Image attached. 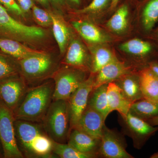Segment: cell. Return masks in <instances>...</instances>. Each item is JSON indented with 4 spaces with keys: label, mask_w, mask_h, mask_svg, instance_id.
<instances>
[{
    "label": "cell",
    "mask_w": 158,
    "mask_h": 158,
    "mask_svg": "<svg viewBox=\"0 0 158 158\" xmlns=\"http://www.w3.org/2000/svg\"><path fill=\"white\" fill-rule=\"evenodd\" d=\"M108 106L110 113L116 111L121 116H124L129 113L132 103L125 96L120 88L112 82L108 83L107 87Z\"/></svg>",
    "instance_id": "15"
},
{
    "label": "cell",
    "mask_w": 158,
    "mask_h": 158,
    "mask_svg": "<svg viewBox=\"0 0 158 158\" xmlns=\"http://www.w3.org/2000/svg\"><path fill=\"white\" fill-rule=\"evenodd\" d=\"M94 51L90 71L96 74L105 65L113 61L116 57L112 51L106 47H98Z\"/></svg>",
    "instance_id": "27"
},
{
    "label": "cell",
    "mask_w": 158,
    "mask_h": 158,
    "mask_svg": "<svg viewBox=\"0 0 158 158\" xmlns=\"http://www.w3.org/2000/svg\"><path fill=\"white\" fill-rule=\"evenodd\" d=\"M0 5L7 10L12 16L15 17H24L23 12L15 0H0Z\"/></svg>",
    "instance_id": "33"
},
{
    "label": "cell",
    "mask_w": 158,
    "mask_h": 158,
    "mask_svg": "<svg viewBox=\"0 0 158 158\" xmlns=\"http://www.w3.org/2000/svg\"><path fill=\"white\" fill-rule=\"evenodd\" d=\"M132 71L131 66L119 61L116 58L94 75L93 89L101 85L115 81L120 77Z\"/></svg>",
    "instance_id": "12"
},
{
    "label": "cell",
    "mask_w": 158,
    "mask_h": 158,
    "mask_svg": "<svg viewBox=\"0 0 158 158\" xmlns=\"http://www.w3.org/2000/svg\"><path fill=\"white\" fill-rule=\"evenodd\" d=\"M54 90L48 82L27 90L13 112L15 119L33 122L44 119L52 102Z\"/></svg>",
    "instance_id": "1"
},
{
    "label": "cell",
    "mask_w": 158,
    "mask_h": 158,
    "mask_svg": "<svg viewBox=\"0 0 158 158\" xmlns=\"http://www.w3.org/2000/svg\"><path fill=\"white\" fill-rule=\"evenodd\" d=\"M156 102L158 103V96L156 100Z\"/></svg>",
    "instance_id": "42"
},
{
    "label": "cell",
    "mask_w": 158,
    "mask_h": 158,
    "mask_svg": "<svg viewBox=\"0 0 158 158\" xmlns=\"http://www.w3.org/2000/svg\"><path fill=\"white\" fill-rule=\"evenodd\" d=\"M72 25L82 38L88 42L99 44L110 41L107 35L91 23L85 21H74Z\"/></svg>",
    "instance_id": "18"
},
{
    "label": "cell",
    "mask_w": 158,
    "mask_h": 158,
    "mask_svg": "<svg viewBox=\"0 0 158 158\" xmlns=\"http://www.w3.org/2000/svg\"><path fill=\"white\" fill-rule=\"evenodd\" d=\"M99 156L105 158H133L127 151L123 136L105 125L100 139Z\"/></svg>",
    "instance_id": "7"
},
{
    "label": "cell",
    "mask_w": 158,
    "mask_h": 158,
    "mask_svg": "<svg viewBox=\"0 0 158 158\" xmlns=\"http://www.w3.org/2000/svg\"><path fill=\"white\" fill-rule=\"evenodd\" d=\"M27 90L25 83L18 74L0 80V101L13 112Z\"/></svg>",
    "instance_id": "8"
},
{
    "label": "cell",
    "mask_w": 158,
    "mask_h": 158,
    "mask_svg": "<svg viewBox=\"0 0 158 158\" xmlns=\"http://www.w3.org/2000/svg\"><path fill=\"white\" fill-rule=\"evenodd\" d=\"M16 3L24 13L31 11L34 5L32 0H15Z\"/></svg>",
    "instance_id": "34"
},
{
    "label": "cell",
    "mask_w": 158,
    "mask_h": 158,
    "mask_svg": "<svg viewBox=\"0 0 158 158\" xmlns=\"http://www.w3.org/2000/svg\"><path fill=\"white\" fill-rule=\"evenodd\" d=\"M100 139L91 137L76 128L71 130L68 138V144L80 152L99 157Z\"/></svg>",
    "instance_id": "13"
},
{
    "label": "cell",
    "mask_w": 158,
    "mask_h": 158,
    "mask_svg": "<svg viewBox=\"0 0 158 158\" xmlns=\"http://www.w3.org/2000/svg\"><path fill=\"white\" fill-rule=\"evenodd\" d=\"M45 30L39 27L24 24L0 5V38H8L34 45L46 37Z\"/></svg>",
    "instance_id": "2"
},
{
    "label": "cell",
    "mask_w": 158,
    "mask_h": 158,
    "mask_svg": "<svg viewBox=\"0 0 158 158\" xmlns=\"http://www.w3.org/2000/svg\"><path fill=\"white\" fill-rule=\"evenodd\" d=\"M146 121L153 126H158V116L148 119Z\"/></svg>",
    "instance_id": "36"
},
{
    "label": "cell",
    "mask_w": 158,
    "mask_h": 158,
    "mask_svg": "<svg viewBox=\"0 0 158 158\" xmlns=\"http://www.w3.org/2000/svg\"><path fill=\"white\" fill-rule=\"evenodd\" d=\"M138 73L143 96L156 102L158 96V77L148 67L140 69Z\"/></svg>",
    "instance_id": "20"
},
{
    "label": "cell",
    "mask_w": 158,
    "mask_h": 158,
    "mask_svg": "<svg viewBox=\"0 0 158 158\" xmlns=\"http://www.w3.org/2000/svg\"><path fill=\"white\" fill-rule=\"evenodd\" d=\"M44 119L45 129L51 139L59 143H65L71 130L68 100H54Z\"/></svg>",
    "instance_id": "3"
},
{
    "label": "cell",
    "mask_w": 158,
    "mask_h": 158,
    "mask_svg": "<svg viewBox=\"0 0 158 158\" xmlns=\"http://www.w3.org/2000/svg\"><path fill=\"white\" fill-rule=\"evenodd\" d=\"M32 13L37 24L44 27L52 25V18L50 12L40 9L34 5L32 7Z\"/></svg>",
    "instance_id": "31"
},
{
    "label": "cell",
    "mask_w": 158,
    "mask_h": 158,
    "mask_svg": "<svg viewBox=\"0 0 158 158\" xmlns=\"http://www.w3.org/2000/svg\"><path fill=\"white\" fill-rule=\"evenodd\" d=\"M108 84L99 86L92 90L88 101V105L101 113L105 120L110 114L107 98Z\"/></svg>",
    "instance_id": "23"
},
{
    "label": "cell",
    "mask_w": 158,
    "mask_h": 158,
    "mask_svg": "<svg viewBox=\"0 0 158 158\" xmlns=\"http://www.w3.org/2000/svg\"><path fill=\"white\" fill-rule=\"evenodd\" d=\"M49 2L57 5V6H63L65 4V0H48Z\"/></svg>",
    "instance_id": "38"
},
{
    "label": "cell",
    "mask_w": 158,
    "mask_h": 158,
    "mask_svg": "<svg viewBox=\"0 0 158 158\" xmlns=\"http://www.w3.org/2000/svg\"><path fill=\"white\" fill-rule=\"evenodd\" d=\"M52 151L62 158H95L91 155L80 152L67 143H59L52 140Z\"/></svg>",
    "instance_id": "28"
},
{
    "label": "cell",
    "mask_w": 158,
    "mask_h": 158,
    "mask_svg": "<svg viewBox=\"0 0 158 158\" xmlns=\"http://www.w3.org/2000/svg\"><path fill=\"white\" fill-rule=\"evenodd\" d=\"M157 37H158V32H157Z\"/></svg>",
    "instance_id": "43"
},
{
    "label": "cell",
    "mask_w": 158,
    "mask_h": 158,
    "mask_svg": "<svg viewBox=\"0 0 158 158\" xmlns=\"http://www.w3.org/2000/svg\"><path fill=\"white\" fill-rule=\"evenodd\" d=\"M148 67L158 77V62L157 61H152L148 63Z\"/></svg>",
    "instance_id": "35"
},
{
    "label": "cell",
    "mask_w": 158,
    "mask_h": 158,
    "mask_svg": "<svg viewBox=\"0 0 158 158\" xmlns=\"http://www.w3.org/2000/svg\"><path fill=\"white\" fill-rule=\"evenodd\" d=\"M114 82L120 88L125 96L131 102L144 98L138 72H134L132 71L120 77Z\"/></svg>",
    "instance_id": "14"
},
{
    "label": "cell",
    "mask_w": 158,
    "mask_h": 158,
    "mask_svg": "<svg viewBox=\"0 0 158 158\" xmlns=\"http://www.w3.org/2000/svg\"><path fill=\"white\" fill-rule=\"evenodd\" d=\"M13 59L0 51V80L18 74L19 69Z\"/></svg>",
    "instance_id": "29"
},
{
    "label": "cell",
    "mask_w": 158,
    "mask_h": 158,
    "mask_svg": "<svg viewBox=\"0 0 158 158\" xmlns=\"http://www.w3.org/2000/svg\"><path fill=\"white\" fill-rule=\"evenodd\" d=\"M19 68L24 76L30 80L41 78L50 71L52 61L45 52L19 60Z\"/></svg>",
    "instance_id": "10"
},
{
    "label": "cell",
    "mask_w": 158,
    "mask_h": 158,
    "mask_svg": "<svg viewBox=\"0 0 158 158\" xmlns=\"http://www.w3.org/2000/svg\"><path fill=\"white\" fill-rule=\"evenodd\" d=\"M94 77V75L91 73L68 100L71 130L75 127L82 113L88 106L89 95L93 89Z\"/></svg>",
    "instance_id": "9"
},
{
    "label": "cell",
    "mask_w": 158,
    "mask_h": 158,
    "mask_svg": "<svg viewBox=\"0 0 158 158\" xmlns=\"http://www.w3.org/2000/svg\"><path fill=\"white\" fill-rule=\"evenodd\" d=\"M72 67L64 69L56 75L53 100H68L75 91L88 79L84 69Z\"/></svg>",
    "instance_id": "5"
},
{
    "label": "cell",
    "mask_w": 158,
    "mask_h": 158,
    "mask_svg": "<svg viewBox=\"0 0 158 158\" xmlns=\"http://www.w3.org/2000/svg\"><path fill=\"white\" fill-rule=\"evenodd\" d=\"M52 18V26L54 37L59 46L60 53L65 52L70 38V32L65 22L61 18L50 12Z\"/></svg>",
    "instance_id": "24"
},
{
    "label": "cell",
    "mask_w": 158,
    "mask_h": 158,
    "mask_svg": "<svg viewBox=\"0 0 158 158\" xmlns=\"http://www.w3.org/2000/svg\"><path fill=\"white\" fill-rule=\"evenodd\" d=\"M151 158H158V152L155 153L150 156Z\"/></svg>",
    "instance_id": "41"
},
{
    "label": "cell",
    "mask_w": 158,
    "mask_h": 158,
    "mask_svg": "<svg viewBox=\"0 0 158 158\" xmlns=\"http://www.w3.org/2000/svg\"><path fill=\"white\" fill-rule=\"evenodd\" d=\"M14 113L0 101V141L4 156L7 158H22L23 154L18 146Z\"/></svg>",
    "instance_id": "4"
},
{
    "label": "cell",
    "mask_w": 158,
    "mask_h": 158,
    "mask_svg": "<svg viewBox=\"0 0 158 158\" xmlns=\"http://www.w3.org/2000/svg\"><path fill=\"white\" fill-rule=\"evenodd\" d=\"M15 135L20 143L27 152H30L31 144L37 136L41 134L39 127L25 120L15 119L14 121Z\"/></svg>",
    "instance_id": "17"
},
{
    "label": "cell",
    "mask_w": 158,
    "mask_h": 158,
    "mask_svg": "<svg viewBox=\"0 0 158 158\" xmlns=\"http://www.w3.org/2000/svg\"><path fill=\"white\" fill-rule=\"evenodd\" d=\"M52 140L41 133L31 144L30 152L38 156L47 155L52 151Z\"/></svg>",
    "instance_id": "30"
},
{
    "label": "cell",
    "mask_w": 158,
    "mask_h": 158,
    "mask_svg": "<svg viewBox=\"0 0 158 158\" xmlns=\"http://www.w3.org/2000/svg\"><path fill=\"white\" fill-rule=\"evenodd\" d=\"M105 121L101 113L88 105L73 128H76L93 138L100 139Z\"/></svg>",
    "instance_id": "11"
},
{
    "label": "cell",
    "mask_w": 158,
    "mask_h": 158,
    "mask_svg": "<svg viewBox=\"0 0 158 158\" xmlns=\"http://www.w3.org/2000/svg\"><path fill=\"white\" fill-rule=\"evenodd\" d=\"M119 48L126 53L141 59L143 68L148 67L147 58L152 52L153 46L148 41L135 38L121 44Z\"/></svg>",
    "instance_id": "16"
},
{
    "label": "cell",
    "mask_w": 158,
    "mask_h": 158,
    "mask_svg": "<svg viewBox=\"0 0 158 158\" xmlns=\"http://www.w3.org/2000/svg\"><path fill=\"white\" fill-rule=\"evenodd\" d=\"M111 2V0H92L88 6L77 10L76 12L78 14L98 12L106 9L108 6H110Z\"/></svg>",
    "instance_id": "32"
},
{
    "label": "cell",
    "mask_w": 158,
    "mask_h": 158,
    "mask_svg": "<svg viewBox=\"0 0 158 158\" xmlns=\"http://www.w3.org/2000/svg\"><path fill=\"white\" fill-rule=\"evenodd\" d=\"M128 16V6L127 3H124L120 6L108 21L107 27L116 34H121L127 28Z\"/></svg>",
    "instance_id": "25"
},
{
    "label": "cell",
    "mask_w": 158,
    "mask_h": 158,
    "mask_svg": "<svg viewBox=\"0 0 158 158\" xmlns=\"http://www.w3.org/2000/svg\"><path fill=\"white\" fill-rule=\"evenodd\" d=\"M0 50L4 53L19 61L43 52L28 47L17 40L4 38H0Z\"/></svg>",
    "instance_id": "19"
},
{
    "label": "cell",
    "mask_w": 158,
    "mask_h": 158,
    "mask_svg": "<svg viewBox=\"0 0 158 158\" xmlns=\"http://www.w3.org/2000/svg\"><path fill=\"white\" fill-rule=\"evenodd\" d=\"M129 113L133 116L147 121L158 116V103L144 98L133 102Z\"/></svg>",
    "instance_id": "22"
},
{
    "label": "cell",
    "mask_w": 158,
    "mask_h": 158,
    "mask_svg": "<svg viewBox=\"0 0 158 158\" xmlns=\"http://www.w3.org/2000/svg\"><path fill=\"white\" fill-rule=\"evenodd\" d=\"M119 1L120 0H111V4L110 6V9L111 11H113L116 9L118 6Z\"/></svg>",
    "instance_id": "37"
},
{
    "label": "cell",
    "mask_w": 158,
    "mask_h": 158,
    "mask_svg": "<svg viewBox=\"0 0 158 158\" xmlns=\"http://www.w3.org/2000/svg\"><path fill=\"white\" fill-rule=\"evenodd\" d=\"M35 1L46 8H48L49 7V1L48 0H35Z\"/></svg>",
    "instance_id": "39"
},
{
    "label": "cell",
    "mask_w": 158,
    "mask_h": 158,
    "mask_svg": "<svg viewBox=\"0 0 158 158\" xmlns=\"http://www.w3.org/2000/svg\"><path fill=\"white\" fill-rule=\"evenodd\" d=\"M121 117L123 132L131 138L136 149H141L158 131V126H153L147 121L133 116L129 113Z\"/></svg>",
    "instance_id": "6"
},
{
    "label": "cell",
    "mask_w": 158,
    "mask_h": 158,
    "mask_svg": "<svg viewBox=\"0 0 158 158\" xmlns=\"http://www.w3.org/2000/svg\"><path fill=\"white\" fill-rule=\"evenodd\" d=\"M141 21L145 31L152 30L158 21V0H145L142 6Z\"/></svg>",
    "instance_id": "26"
},
{
    "label": "cell",
    "mask_w": 158,
    "mask_h": 158,
    "mask_svg": "<svg viewBox=\"0 0 158 158\" xmlns=\"http://www.w3.org/2000/svg\"><path fill=\"white\" fill-rule=\"evenodd\" d=\"M70 3L76 6H80L81 3V0H68Z\"/></svg>",
    "instance_id": "40"
},
{
    "label": "cell",
    "mask_w": 158,
    "mask_h": 158,
    "mask_svg": "<svg viewBox=\"0 0 158 158\" xmlns=\"http://www.w3.org/2000/svg\"><path fill=\"white\" fill-rule=\"evenodd\" d=\"M65 62L71 66L83 69L87 66L88 58L86 51L78 40H73L69 46Z\"/></svg>",
    "instance_id": "21"
}]
</instances>
